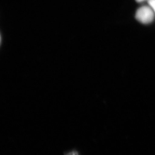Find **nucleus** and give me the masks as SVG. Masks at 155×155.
Listing matches in <instances>:
<instances>
[{
	"mask_svg": "<svg viewBox=\"0 0 155 155\" xmlns=\"http://www.w3.org/2000/svg\"><path fill=\"white\" fill-rule=\"evenodd\" d=\"M69 155H78V154L76 153L73 152L69 154Z\"/></svg>",
	"mask_w": 155,
	"mask_h": 155,
	"instance_id": "20e7f679",
	"label": "nucleus"
},
{
	"mask_svg": "<svg viewBox=\"0 0 155 155\" xmlns=\"http://www.w3.org/2000/svg\"><path fill=\"white\" fill-rule=\"evenodd\" d=\"M136 18L139 22L145 24H149L153 22L155 17L152 8L149 6H143L137 11Z\"/></svg>",
	"mask_w": 155,
	"mask_h": 155,
	"instance_id": "f257e3e1",
	"label": "nucleus"
},
{
	"mask_svg": "<svg viewBox=\"0 0 155 155\" xmlns=\"http://www.w3.org/2000/svg\"><path fill=\"white\" fill-rule=\"evenodd\" d=\"M145 1H148V0H136V1L139 2V3H140V2Z\"/></svg>",
	"mask_w": 155,
	"mask_h": 155,
	"instance_id": "7ed1b4c3",
	"label": "nucleus"
},
{
	"mask_svg": "<svg viewBox=\"0 0 155 155\" xmlns=\"http://www.w3.org/2000/svg\"><path fill=\"white\" fill-rule=\"evenodd\" d=\"M148 4L153 9L155 14V0H148Z\"/></svg>",
	"mask_w": 155,
	"mask_h": 155,
	"instance_id": "f03ea898",
	"label": "nucleus"
}]
</instances>
